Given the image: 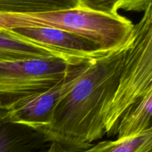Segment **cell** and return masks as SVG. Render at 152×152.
Masks as SVG:
<instances>
[{
    "label": "cell",
    "mask_w": 152,
    "mask_h": 152,
    "mask_svg": "<svg viewBox=\"0 0 152 152\" xmlns=\"http://www.w3.org/2000/svg\"><path fill=\"white\" fill-rule=\"evenodd\" d=\"M80 152H152V132L101 141Z\"/></svg>",
    "instance_id": "10"
},
{
    "label": "cell",
    "mask_w": 152,
    "mask_h": 152,
    "mask_svg": "<svg viewBox=\"0 0 152 152\" xmlns=\"http://www.w3.org/2000/svg\"><path fill=\"white\" fill-rule=\"evenodd\" d=\"M134 24L127 18L94 11L81 7L44 13H0V28L46 27L78 34L110 52L127 45Z\"/></svg>",
    "instance_id": "2"
},
{
    "label": "cell",
    "mask_w": 152,
    "mask_h": 152,
    "mask_svg": "<svg viewBox=\"0 0 152 152\" xmlns=\"http://www.w3.org/2000/svg\"><path fill=\"white\" fill-rule=\"evenodd\" d=\"M59 59L71 65H79L66 55L25 41L9 30L0 28V62L33 59Z\"/></svg>",
    "instance_id": "7"
},
{
    "label": "cell",
    "mask_w": 152,
    "mask_h": 152,
    "mask_svg": "<svg viewBox=\"0 0 152 152\" xmlns=\"http://www.w3.org/2000/svg\"><path fill=\"white\" fill-rule=\"evenodd\" d=\"M152 93V2L134 25L132 40L125 55L120 84L104 115L110 136L125 111Z\"/></svg>",
    "instance_id": "3"
},
{
    "label": "cell",
    "mask_w": 152,
    "mask_h": 152,
    "mask_svg": "<svg viewBox=\"0 0 152 152\" xmlns=\"http://www.w3.org/2000/svg\"><path fill=\"white\" fill-rule=\"evenodd\" d=\"M150 132H152V93L125 111L111 137L124 138Z\"/></svg>",
    "instance_id": "8"
},
{
    "label": "cell",
    "mask_w": 152,
    "mask_h": 152,
    "mask_svg": "<svg viewBox=\"0 0 152 152\" xmlns=\"http://www.w3.org/2000/svg\"><path fill=\"white\" fill-rule=\"evenodd\" d=\"M89 62L74 65L62 81L48 90L20 99L2 108L7 121L42 134L50 123L56 105L80 80Z\"/></svg>",
    "instance_id": "5"
},
{
    "label": "cell",
    "mask_w": 152,
    "mask_h": 152,
    "mask_svg": "<svg viewBox=\"0 0 152 152\" xmlns=\"http://www.w3.org/2000/svg\"><path fill=\"white\" fill-rule=\"evenodd\" d=\"M40 135L34 129L7 121L0 108V152H14L20 144Z\"/></svg>",
    "instance_id": "11"
},
{
    "label": "cell",
    "mask_w": 152,
    "mask_h": 152,
    "mask_svg": "<svg viewBox=\"0 0 152 152\" xmlns=\"http://www.w3.org/2000/svg\"><path fill=\"white\" fill-rule=\"evenodd\" d=\"M74 65L55 58L0 62V108L48 90Z\"/></svg>",
    "instance_id": "4"
},
{
    "label": "cell",
    "mask_w": 152,
    "mask_h": 152,
    "mask_svg": "<svg viewBox=\"0 0 152 152\" xmlns=\"http://www.w3.org/2000/svg\"><path fill=\"white\" fill-rule=\"evenodd\" d=\"M121 0H78L79 6L99 13L117 15L118 4Z\"/></svg>",
    "instance_id": "12"
},
{
    "label": "cell",
    "mask_w": 152,
    "mask_h": 152,
    "mask_svg": "<svg viewBox=\"0 0 152 152\" xmlns=\"http://www.w3.org/2000/svg\"><path fill=\"white\" fill-rule=\"evenodd\" d=\"M45 152H76L65 148L57 142H50L48 148Z\"/></svg>",
    "instance_id": "14"
},
{
    "label": "cell",
    "mask_w": 152,
    "mask_h": 152,
    "mask_svg": "<svg viewBox=\"0 0 152 152\" xmlns=\"http://www.w3.org/2000/svg\"><path fill=\"white\" fill-rule=\"evenodd\" d=\"M117 9L126 11H144V0H121Z\"/></svg>",
    "instance_id": "13"
},
{
    "label": "cell",
    "mask_w": 152,
    "mask_h": 152,
    "mask_svg": "<svg viewBox=\"0 0 152 152\" xmlns=\"http://www.w3.org/2000/svg\"><path fill=\"white\" fill-rule=\"evenodd\" d=\"M77 7L78 0H0V13H44Z\"/></svg>",
    "instance_id": "9"
},
{
    "label": "cell",
    "mask_w": 152,
    "mask_h": 152,
    "mask_svg": "<svg viewBox=\"0 0 152 152\" xmlns=\"http://www.w3.org/2000/svg\"><path fill=\"white\" fill-rule=\"evenodd\" d=\"M7 30L22 39L63 53L77 63L91 62L108 53L88 39L63 30L46 27Z\"/></svg>",
    "instance_id": "6"
},
{
    "label": "cell",
    "mask_w": 152,
    "mask_h": 152,
    "mask_svg": "<svg viewBox=\"0 0 152 152\" xmlns=\"http://www.w3.org/2000/svg\"><path fill=\"white\" fill-rule=\"evenodd\" d=\"M129 44L89 62L55 107L50 123L42 132L46 142L80 152L106 134L104 115L118 89Z\"/></svg>",
    "instance_id": "1"
}]
</instances>
